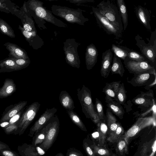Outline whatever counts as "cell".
<instances>
[{"instance_id": "1", "label": "cell", "mask_w": 156, "mask_h": 156, "mask_svg": "<svg viewBox=\"0 0 156 156\" xmlns=\"http://www.w3.org/2000/svg\"><path fill=\"white\" fill-rule=\"evenodd\" d=\"M51 10L53 14L69 23L84 26L85 23L89 20L83 14V12L84 11L79 8L75 9L54 5L51 7Z\"/></svg>"}, {"instance_id": "2", "label": "cell", "mask_w": 156, "mask_h": 156, "mask_svg": "<svg viewBox=\"0 0 156 156\" xmlns=\"http://www.w3.org/2000/svg\"><path fill=\"white\" fill-rule=\"evenodd\" d=\"M77 92L83 112L87 118L90 119L94 123L97 124L99 122L95 110L90 90L83 85L81 89H77Z\"/></svg>"}, {"instance_id": "3", "label": "cell", "mask_w": 156, "mask_h": 156, "mask_svg": "<svg viewBox=\"0 0 156 156\" xmlns=\"http://www.w3.org/2000/svg\"><path fill=\"white\" fill-rule=\"evenodd\" d=\"M44 3L37 0H31L28 1L27 7L33 10L40 18L45 21L51 23L59 27L66 28L67 25L60 20L55 17L50 10L43 5Z\"/></svg>"}, {"instance_id": "4", "label": "cell", "mask_w": 156, "mask_h": 156, "mask_svg": "<svg viewBox=\"0 0 156 156\" xmlns=\"http://www.w3.org/2000/svg\"><path fill=\"white\" fill-rule=\"evenodd\" d=\"M136 44L139 48L141 54L147 61L154 64L156 62V29L151 34L150 39L147 38L148 42L147 43L139 34L135 38Z\"/></svg>"}, {"instance_id": "5", "label": "cell", "mask_w": 156, "mask_h": 156, "mask_svg": "<svg viewBox=\"0 0 156 156\" xmlns=\"http://www.w3.org/2000/svg\"><path fill=\"white\" fill-rule=\"evenodd\" d=\"M99 13L122 31V19L117 6L110 0H103L97 5Z\"/></svg>"}, {"instance_id": "6", "label": "cell", "mask_w": 156, "mask_h": 156, "mask_svg": "<svg viewBox=\"0 0 156 156\" xmlns=\"http://www.w3.org/2000/svg\"><path fill=\"white\" fill-rule=\"evenodd\" d=\"M63 48L66 63L71 66L79 68L80 61L77 51L80 44L74 38L66 39L63 43Z\"/></svg>"}, {"instance_id": "7", "label": "cell", "mask_w": 156, "mask_h": 156, "mask_svg": "<svg viewBox=\"0 0 156 156\" xmlns=\"http://www.w3.org/2000/svg\"><path fill=\"white\" fill-rule=\"evenodd\" d=\"M40 104L35 102L29 105L23 112L21 118L16 123L18 128L14 134H23L36 117L40 107Z\"/></svg>"}, {"instance_id": "8", "label": "cell", "mask_w": 156, "mask_h": 156, "mask_svg": "<svg viewBox=\"0 0 156 156\" xmlns=\"http://www.w3.org/2000/svg\"><path fill=\"white\" fill-rule=\"evenodd\" d=\"M125 67L129 73L134 74L149 73L154 75L156 71L154 66L147 61L136 62L127 57L124 60Z\"/></svg>"}, {"instance_id": "9", "label": "cell", "mask_w": 156, "mask_h": 156, "mask_svg": "<svg viewBox=\"0 0 156 156\" xmlns=\"http://www.w3.org/2000/svg\"><path fill=\"white\" fill-rule=\"evenodd\" d=\"M154 123H155V118L153 116L139 118L135 123L125 133L122 137L128 144L131 138L143 129L154 125Z\"/></svg>"}, {"instance_id": "10", "label": "cell", "mask_w": 156, "mask_h": 156, "mask_svg": "<svg viewBox=\"0 0 156 156\" xmlns=\"http://www.w3.org/2000/svg\"><path fill=\"white\" fill-rule=\"evenodd\" d=\"M92 10L100 27L109 34L113 35L117 37L121 36L122 31L106 17L100 14L96 7H92Z\"/></svg>"}, {"instance_id": "11", "label": "cell", "mask_w": 156, "mask_h": 156, "mask_svg": "<svg viewBox=\"0 0 156 156\" xmlns=\"http://www.w3.org/2000/svg\"><path fill=\"white\" fill-rule=\"evenodd\" d=\"M48 124V129L45 139L39 146L46 152L52 146L58 135L59 129V122L57 116Z\"/></svg>"}, {"instance_id": "12", "label": "cell", "mask_w": 156, "mask_h": 156, "mask_svg": "<svg viewBox=\"0 0 156 156\" xmlns=\"http://www.w3.org/2000/svg\"><path fill=\"white\" fill-rule=\"evenodd\" d=\"M57 110V109L55 107L50 109L47 108L30 128L28 136H33L35 133L43 127L48 121L54 116Z\"/></svg>"}, {"instance_id": "13", "label": "cell", "mask_w": 156, "mask_h": 156, "mask_svg": "<svg viewBox=\"0 0 156 156\" xmlns=\"http://www.w3.org/2000/svg\"><path fill=\"white\" fill-rule=\"evenodd\" d=\"M19 29L33 49L37 50L41 48L44 45V41L37 34V31L29 32L20 25H19Z\"/></svg>"}, {"instance_id": "14", "label": "cell", "mask_w": 156, "mask_h": 156, "mask_svg": "<svg viewBox=\"0 0 156 156\" xmlns=\"http://www.w3.org/2000/svg\"><path fill=\"white\" fill-rule=\"evenodd\" d=\"M27 103V101H21L7 107L3 113L0 119V123L8 121L13 116L24 109Z\"/></svg>"}, {"instance_id": "15", "label": "cell", "mask_w": 156, "mask_h": 156, "mask_svg": "<svg viewBox=\"0 0 156 156\" xmlns=\"http://www.w3.org/2000/svg\"><path fill=\"white\" fill-rule=\"evenodd\" d=\"M113 53L111 49H108L103 53L100 73L101 76L106 78L110 72L113 58Z\"/></svg>"}, {"instance_id": "16", "label": "cell", "mask_w": 156, "mask_h": 156, "mask_svg": "<svg viewBox=\"0 0 156 156\" xmlns=\"http://www.w3.org/2000/svg\"><path fill=\"white\" fill-rule=\"evenodd\" d=\"M98 51L95 45L91 44L87 46L85 53V63L87 69H91L97 62Z\"/></svg>"}, {"instance_id": "17", "label": "cell", "mask_w": 156, "mask_h": 156, "mask_svg": "<svg viewBox=\"0 0 156 156\" xmlns=\"http://www.w3.org/2000/svg\"><path fill=\"white\" fill-rule=\"evenodd\" d=\"M4 45L9 52V57L30 60L25 50L16 44L10 42H7L4 44Z\"/></svg>"}, {"instance_id": "18", "label": "cell", "mask_w": 156, "mask_h": 156, "mask_svg": "<svg viewBox=\"0 0 156 156\" xmlns=\"http://www.w3.org/2000/svg\"><path fill=\"white\" fill-rule=\"evenodd\" d=\"M135 12L139 20L149 31L151 30L150 25V13L146 8L140 5L136 7Z\"/></svg>"}, {"instance_id": "19", "label": "cell", "mask_w": 156, "mask_h": 156, "mask_svg": "<svg viewBox=\"0 0 156 156\" xmlns=\"http://www.w3.org/2000/svg\"><path fill=\"white\" fill-rule=\"evenodd\" d=\"M16 90V85L14 80L9 78L6 79L3 85L0 88V99L10 96L15 92Z\"/></svg>"}, {"instance_id": "20", "label": "cell", "mask_w": 156, "mask_h": 156, "mask_svg": "<svg viewBox=\"0 0 156 156\" xmlns=\"http://www.w3.org/2000/svg\"><path fill=\"white\" fill-rule=\"evenodd\" d=\"M105 102L108 108L120 119L123 118L124 110L118 102L108 96H105Z\"/></svg>"}, {"instance_id": "21", "label": "cell", "mask_w": 156, "mask_h": 156, "mask_svg": "<svg viewBox=\"0 0 156 156\" xmlns=\"http://www.w3.org/2000/svg\"><path fill=\"white\" fill-rule=\"evenodd\" d=\"M22 69L11 57L0 61V73L11 72Z\"/></svg>"}, {"instance_id": "22", "label": "cell", "mask_w": 156, "mask_h": 156, "mask_svg": "<svg viewBox=\"0 0 156 156\" xmlns=\"http://www.w3.org/2000/svg\"><path fill=\"white\" fill-rule=\"evenodd\" d=\"M121 81L107 83L103 89L102 92L106 96H108L117 101L116 95Z\"/></svg>"}, {"instance_id": "23", "label": "cell", "mask_w": 156, "mask_h": 156, "mask_svg": "<svg viewBox=\"0 0 156 156\" xmlns=\"http://www.w3.org/2000/svg\"><path fill=\"white\" fill-rule=\"evenodd\" d=\"M59 99L62 106L67 110H73L75 108L72 98L66 91L61 92Z\"/></svg>"}, {"instance_id": "24", "label": "cell", "mask_w": 156, "mask_h": 156, "mask_svg": "<svg viewBox=\"0 0 156 156\" xmlns=\"http://www.w3.org/2000/svg\"><path fill=\"white\" fill-rule=\"evenodd\" d=\"M110 72L112 74H118L122 77L125 70L120 58L114 55Z\"/></svg>"}, {"instance_id": "25", "label": "cell", "mask_w": 156, "mask_h": 156, "mask_svg": "<svg viewBox=\"0 0 156 156\" xmlns=\"http://www.w3.org/2000/svg\"><path fill=\"white\" fill-rule=\"evenodd\" d=\"M17 150L21 156H41L37 153L35 147L26 143L18 146Z\"/></svg>"}, {"instance_id": "26", "label": "cell", "mask_w": 156, "mask_h": 156, "mask_svg": "<svg viewBox=\"0 0 156 156\" xmlns=\"http://www.w3.org/2000/svg\"><path fill=\"white\" fill-rule=\"evenodd\" d=\"M97 131L98 133V146L103 147L105 142L106 134L108 131V127L107 125L101 121L97 124Z\"/></svg>"}, {"instance_id": "27", "label": "cell", "mask_w": 156, "mask_h": 156, "mask_svg": "<svg viewBox=\"0 0 156 156\" xmlns=\"http://www.w3.org/2000/svg\"><path fill=\"white\" fill-rule=\"evenodd\" d=\"M117 3L119 12L123 25V29L125 30L128 24V17L127 8L123 0H117Z\"/></svg>"}, {"instance_id": "28", "label": "cell", "mask_w": 156, "mask_h": 156, "mask_svg": "<svg viewBox=\"0 0 156 156\" xmlns=\"http://www.w3.org/2000/svg\"><path fill=\"white\" fill-rule=\"evenodd\" d=\"M48 124L35 133L33 136L32 144L34 147L39 146L44 141L46 135Z\"/></svg>"}, {"instance_id": "29", "label": "cell", "mask_w": 156, "mask_h": 156, "mask_svg": "<svg viewBox=\"0 0 156 156\" xmlns=\"http://www.w3.org/2000/svg\"><path fill=\"white\" fill-rule=\"evenodd\" d=\"M106 117L107 119L108 129L109 131V134L115 132L117 128L119 123L117 119L109 108L106 110Z\"/></svg>"}, {"instance_id": "30", "label": "cell", "mask_w": 156, "mask_h": 156, "mask_svg": "<svg viewBox=\"0 0 156 156\" xmlns=\"http://www.w3.org/2000/svg\"><path fill=\"white\" fill-rule=\"evenodd\" d=\"M156 150V136L143 147L141 151L143 156H154Z\"/></svg>"}, {"instance_id": "31", "label": "cell", "mask_w": 156, "mask_h": 156, "mask_svg": "<svg viewBox=\"0 0 156 156\" xmlns=\"http://www.w3.org/2000/svg\"><path fill=\"white\" fill-rule=\"evenodd\" d=\"M151 74L147 73L134 74V77L129 82L134 86L144 85L149 79Z\"/></svg>"}, {"instance_id": "32", "label": "cell", "mask_w": 156, "mask_h": 156, "mask_svg": "<svg viewBox=\"0 0 156 156\" xmlns=\"http://www.w3.org/2000/svg\"><path fill=\"white\" fill-rule=\"evenodd\" d=\"M111 49L114 54L123 60L127 57L128 53L131 50L126 47L114 44H112Z\"/></svg>"}, {"instance_id": "33", "label": "cell", "mask_w": 156, "mask_h": 156, "mask_svg": "<svg viewBox=\"0 0 156 156\" xmlns=\"http://www.w3.org/2000/svg\"><path fill=\"white\" fill-rule=\"evenodd\" d=\"M66 112L72 122L81 129L87 132V129L80 116L73 111L67 110Z\"/></svg>"}, {"instance_id": "34", "label": "cell", "mask_w": 156, "mask_h": 156, "mask_svg": "<svg viewBox=\"0 0 156 156\" xmlns=\"http://www.w3.org/2000/svg\"><path fill=\"white\" fill-rule=\"evenodd\" d=\"M124 133V130L123 127L119 123L116 130L109 134L107 140L112 143L117 142L118 140L122 137Z\"/></svg>"}, {"instance_id": "35", "label": "cell", "mask_w": 156, "mask_h": 156, "mask_svg": "<svg viewBox=\"0 0 156 156\" xmlns=\"http://www.w3.org/2000/svg\"><path fill=\"white\" fill-rule=\"evenodd\" d=\"M0 31L3 34L11 38H14L15 35L11 27L4 20L0 18Z\"/></svg>"}, {"instance_id": "36", "label": "cell", "mask_w": 156, "mask_h": 156, "mask_svg": "<svg viewBox=\"0 0 156 156\" xmlns=\"http://www.w3.org/2000/svg\"><path fill=\"white\" fill-rule=\"evenodd\" d=\"M94 108L99 122L101 121L104 122L106 117L104 112L103 105L101 101L97 98L95 99Z\"/></svg>"}, {"instance_id": "37", "label": "cell", "mask_w": 156, "mask_h": 156, "mask_svg": "<svg viewBox=\"0 0 156 156\" xmlns=\"http://www.w3.org/2000/svg\"><path fill=\"white\" fill-rule=\"evenodd\" d=\"M126 91L123 83L120 84L116 95L117 101L120 105H124L125 104L126 95Z\"/></svg>"}, {"instance_id": "38", "label": "cell", "mask_w": 156, "mask_h": 156, "mask_svg": "<svg viewBox=\"0 0 156 156\" xmlns=\"http://www.w3.org/2000/svg\"><path fill=\"white\" fill-rule=\"evenodd\" d=\"M96 155L98 156H109L110 154L108 150L102 147L97 146L94 142L90 145Z\"/></svg>"}, {"instance_id": "39", "label": "cell", "mask_w": 156, "mask_h": 156, "mask_svg": "<svg viewBox=\"0 0 156 156\" xmlns=\"http://www.w3.org/2000/svg\"><path fill=\"white\" fill-rule=\"evenodd\" d=\"M128 144L122 136L117 142L116 151L121 154H127L128 152Z\"/></svg>"}, {"instance_id": "40", "label": "cell", "mask_w": 156, "mask_h": 156, "mask_svg": "<svg viewBox=\"0 0 156 156\" xmlns=\"http://www.w3.org/2000/svg\"><path fill=\"white\" fill-rule=\"evenodd\" d=\"M127 57L131 60L136 62L147 61L141 54L131 49L128 53Z\"/></svg>"}, {"instance_id": "41", "label": "cell", "mask_w": 156, "mask_h": 156, "mask_svg": "<svg viewBox=\"0 0 156 156\" xmlns=\"http://www.w3.org/2000/svg\"><path fill=\"white\" fill-rule=\"evenodd\" d=\"M133 100V101L135 104L147 107H149V105H152L153 104V101L148 100L144 97H136Z\"/></svg>"}, {"instance_id": "42", "label": "cell", "mask_w": 156, "mask_h": 156, "mask_svg": "<svg viewBox=\"0 0 156 156\" xmlns=\"http://www.w3.org/2000/svg\"><path fill=\"white\" fill-rule=\"evenodd\" d=\"M14 61L16 64L22 69L28 66L30 63V60H26L22 58L11 57Z\"/></svg>"}, {"instance_id": "43", "label": "cell", "mask_w": 156, "mask_h": 156, "mask_svg": "<svg viewBox=\"0 0 156 156\" xmlns=\"http://www.w3.org/2000/svg\"><path fill=\"white\" fill-rule=\"evenodd\" d=\"M83 146L88 156H96L86 139H84L83 141Z\"/></svg>"}, {"instance_id": "44", "label": "cell", "mask_w": 156, "mask_h": 156, "mask_svg": "<svg viewBox=\"0 0 156 156\" xmlns=\"http://www.w3.org/2000/svg\"><path fill=\"white\" fill-rule=\"evenodd\" d=\"M18 128V126L17 123L14 124L10 125L9 127L3 129L5 132L7 134H14L17 130Z\"/></svg>"}, {"instance_id": "45", "label": "cell", "mask_w": 156, "mask_h": 156, "mask_svg": "<svg viewBox=\"0 0 156 156\" xmlns=\"http://www.w3.org/2000/svg\"><path fill=\"white\" fill-rule=\"evenodd\" d=\"M66 156H83L79 150L74 148H70L67 151Z\"/></svg>"}, {"instance_id": "46", "label": "cell", "mask_w": 156, "mask_h": 156, "mask_svg": "<svg viewBox=\"0 0 156 156\" xmlns=\"http://www.w3.org/2000/svg\"><path fill=\"white\" fill-rule=\"evenodd\" d=\"M23 110L24 109L20 111L8 121L10 126L13 124H16L19 121L23 112Z\"/></svg>"}, {"instance_id": "47", "label": "cell", "mask_w": 156, "mask_h": 156, "mask_svg": "<svg viewBox=\"0 0 156 156\" xmlns=\"http://www.w3.org/2000/svg\"><path fill=\"white\" fill-rule=\"evenodd\" d=\"M0 155L1 156H19L16 152L8 149L0 150Z\"/></svg>"}, {"instance_id": "48", "label": "cell", "mask_w": 156, "mask_h": 156, "mask_svg": "<svg viewBox=\"0 0 156 156\" xmlns=\"http://www.w3.org/2000/svg\"><path fill=\"white\" fill-rule=\"evenodd\" d=\"M70 3L79 5L87 2H94L93 0H66Z\"/></svg>"}, {"instance_id": "49", "label": "cell", "mask_w": 156, "mask_h": 156, "mask_svg": "<svg viewBox=\"0 0 156 156\" xmlns=\"http://www.w3.org/2000/svg\"><path fill=\"white\" fill-rule=\"evenodd\" d=\"M36 150L38 154L41 156L45 154L46 151L39 146H37L35 147Z\"/></svg>"}, {"instance_id": "50", "label": "cell", "mask_w": 156, "mask_h": 156, "mask_svg": "<svg viewBox=\"0 0 156 156\" xmlns=\"http://www.w3.org/2000/svg\"><path fill=\"white\" fill-rule=\"evenodd\" d=\"M3 149L11 150L8 145L0 141V150Z\"/></svg>"}, {"instance_id": "51", "label": "cell", "mask_w": 156, "mask_h": 156, "mask_svg": "<svg viewBox=\"0 0 156 156\" xmlns=\"http://www.w3.org/2000/svg\"><path fill=\"white\" fill-rule=\"evenodd\" d=\"M10 126L8 121L3 122L0 123V126L3 129L6 128Z\"/></svg>"}, {"instance_id": "52", "label": "cell", "mask_w": 156, "mask_h": 156, "mask_svg": "<svg viewBox=\"0 0 156 156\" xmlns=\"http://www.w3.org/2000/svg\"><path fill=\"white\" fill-rule=\"evenodd\" d=\"M93 138L98 140V131L94 132L91 134Z\"/></svg>"}, {"instance_id": "53", "label": "cell", "mask_w": 156, "mask_h": 156, "mask_svg": "<svg viewBox=\"0 0 156 156\" xmlns=\"http://www.w3.org/2000/svg\"><path fill=\"white\" fill-rule=\"evenodd\" d=\"M156 75H155V79H154V81L153 83H151V84L149 85L148 86H147V87H151L153 86L154 85H155L156 83Z\"/></svg>"}, {"instance_id": "54", "label": "cell", "mask_w": 156, "mask_h": 156, "mask_svg": "<svg viewBox=\"0 0 156 156\" xmlns=\"http://www.w3.org/2000/svg\"><path fill=\"white\" fill-rule=\"evenodd\" d=\"M55 156H64L62 153H59L56 154Z\"/></svg>"}, {"instance_id": "55", "label": "cell", "mask_w": 156, "mask_h": 156, "mask_svg": "<svg viewBox=\"0 0 156 156\" xmlns=\"http://www.w3.org/2000/svg\"><path fill=\"white\" fill-rule=\"evenodd\" d=\"M3 7H5L4 5H3V4L0 2V8H3Z\"/></svg>"}]
</instances>
